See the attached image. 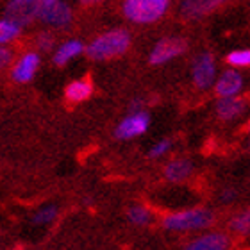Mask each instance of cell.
Returning a JSON list of instances; mask_svg holds the SVG:
<instances>
[{
    "label": "cell",
    "mask_w": 250,
    "mask_h": 250,
    "mask_svg": "<svg viewBox=\"0 0 250 250\" xmlns=\"http://www.w3.org/2000/svg\"><path fill=\"white\" fill-rule=\"evenodd\" d=\"M129 45V32L124 29H115V31H109L102 36L95 38L93 42L89 43V47L86 48V54L93 61H105V59L116 58V56L127 52Z\"/></svg>",
    "instance_id": "6da1fadb"
},
{
    "label": "cell",
    "mask_w": 250,
    "mask_h": 250,
    "mask_svg": "<svg viewBox=\"0 0 250 250\" xmlns=\"http://www.w3.org/2000/svg\"><path fill=\"white\" fill-rule=\"evenodd\" d=\"M170 0H125L124 13L130 21L152 23L168 11Z\"/></svg>",
    "instance_id": "7a4b0ae2"
},
{
    "label": "cell",
    "mask_w": 250,
    "mask_h": 250,
    "mask_svg": "<svg viewBox=\"0 0 250 250\" xmlns=\"http://www.w3.org/2000/svg\"><path fill=\"white\" fill-rule=\"evenodd\" d=\"M214 222V216L208 209H189L183 213L170 214L165 218V227L170 230H197L208 229Z\"/></svg>",
    "instance_id": "3957f363"
},
{
    "label": "cell",
    "mask_w": 250,
    "mask_h": 250,
    "mask_svg": "<svg viewBox=\"0 0 250 250\" xmlns=\"http://www.w3.org/2000/svg\"><path fill=\"white\" fill-rule=\"evenodd\" d=\"M40 0H11L9 5L5 7V18L18 27H23L29 25L40 15Z\"/></svg>",
    "instance_id": "277c9868"
},
{
    "label": "cell",
    "mask_w": 250,
    "mask_h": 250,
    "mask_svg": "<svg viewBox=\"0 0 250 250\" xmlns=\"http://www.w3.org/2000/svg\"><path fill=\"white\" fill-rule=\"evenodd\" d=\"M186 47L188 43L183 38H165V40L156 43L148 59L152 64H165V62L172 61V59L179 58L181 54L186 52Z\"/></svg>",
    "instance_id": "5b68a950"
},
{
    "label": "cell",
    "mask_w": 250,
    "mask_h": 250,
    "mask_svg": "<svg viewBox=\"0 0 250 250\" xmlns=\"http://www.w3.org/2000/svg\"><path fill=\"white\" fill-rule=\"evenodd\" d=\"M150 125V118L143 111H134L132 115H129L116 127V138L120 140H132L136 136H141L143 132H146Z\"/></svg>",
    "instance_id": "8992f818"
},
{
    "label": "cell",
    "mask_w": 250,
    "mask_h": 250,
    "mask_svg": "<svg viewBox=\"0 0 250 250\" xmlns=\"http://www.w3.org/2000/svg\"><path fill=\"white\" fill-rule=\"evenodd\" d=\"M214 75H216V66H214V59L211 54H200L195 62H193V81L198 88L208 89L214 83Z\"/></svg>",
    "instance_id": "52a82bcc"
},
{
    "label": "cell",
    "mask_w": 250,
    "mask_h": 250,
    "mask_svg": "<svg viewBox=\"0 0 250 250\" xmlns=\"http://www.w3.org/2000/svg\"><path fill=\"white\" fill-rule=\"evenodd\" d=\"M40 18H42L45 23L54 27H66L70 21H72V9L70 5L64 4V2H59L56 0L54 4L45 5L40 9Z\"/></svg>",
    "instance_id": "ba28073f"
},
{
    "label": "cell",
    "mask_w": 250,
    "mask_h": 250,
    "mask_svg": "<svg viewBox=\"0 0 250 250\" xmlns=\"http://www.w3.org/2000/svg\"><path fill=\"white\" fill-rule=\"evenodd\" d=\"M225 0H183L181 13L188 20H198L216 11Z\"/></svg>",
    "instance_id": "9c48e42d"
},
{
    "label": "cell",
    "mask_w": 250,
    "mask_h": 250,
    "mask_svg": "<svg viewBox=\"0 0 250 250\" xmlns=\"http://www.w3.org/2000/svg\"><path fill=\"white\" fill-rule=\"evenodd\" d=\"M241 88H243V77L236 70L224 72L222 77L218 79V83L214 84V89L220 97H234V95L240 93Z\"/></svg>",
    "instance_id": "30bf717a"
},
{
    "label": "cell",
    "mask_w": 250,
    "mask_h": 250,
    "mask_svg": "<svg viewBox=\"0 0 250 250\" xmlns=\"http://www.w3.org/2000/svg\"><path fill=\"white\" fill-rule=\"evenodd\" d=\"M38 66H40V56L34 52L25 54V56L20 59V62L15 66V70H13V77H15V81H18V83H29V81L34 77Z\"/></svg>",
    "instance_id": "8fae6325"
},
{
    "label": "cell",
    "mask_w": 250,
    "mask_h": 250,
    "mask_svg": "<svg viewBox=\"0 0 250 250\" xmlns=\"http://www.w3.org/2000/svg\"><path fill=\"white\" fill-rule=\"evenodd\" d=\"M245 111V100L238 97H222V100L216 105V115L222 120H234Z\"/></svg>",
    "instance_id": "7c38bea8"
},
{
    "label": "cell",
    "mask_w": 250,
    "mask_h": 250,
    "mask_svg": "<svg viewBox=\"0 0 250 250\" xmlns=\"http://www.w3.org/2000/svg\"><path fill=\"white\" fill-rule=\"evenodd\" d=\"M229 247V238L224 234H209L195 240L186 247L189 250H225Z\"/></svg>",
    "instance_id": "4fadbf2b"
},
{
    "label": "cell",
    "mask_w": 250,
    "mask_h": 250,
    "mask_svg": "<svg viewBox=\"0 0 250 250\" xmlns=\"http://www.w3.org/2000/svg\"><path fill=\"white\" fill-rule=\"evenodd\" d=\"M193 172V165L188 159H177V161H172L165 170V175L170 183H183L186 181Z\"/></svg>",
    "instance_id": "5bb4252c"
},
{
    "label": "cell",
    "mask_w": 250,
    "mask_h": 250,
    "mask_svg": "<svg viewBox=\"0 0 250 250\" xmlns=\"http://www.w3.org/2000/svg\"><path fill=\"white\" fill-rule=\"evenodd\" d=\"M93 93V86L89 79H83V81H75L66 88V99L70 102H83V100L89 99Z\"/></svg>",
    "instance_id": "9a60e30c"
},
{
    "label": "cell",
    "mask_w": 250,
    "mask_h": 250,
    "mask_svg": "<svg viewBox=\"0 0 250 250\" xmlns=\"http://www.w3.org/2000/svg\"><path fill=\"white\" fill-rule=\"evenodd\" d=\"M83 50H84V45L81 42H77V40L68 42V43H64V45L59 47V50L56 52V56H54V62L59 64V66H61V64H66L70 59L75 58V56H79Z\"/></svg>",
    "instance_id": "2e32d148"
},
{
    "label": "cell",
    "mask_w": 250,
    "mask_h": 250,
    "mask_svg": "<svg viewBox=\"0 0 250 250\" xmlns=\"http://www.w3.org/2000/svg\"><path fill=\"white\" fill-rule=\"evenodd\" d=\"M20 34V27L13 23L11 20H2L0 21V43H9L13 42L16 36Z\"/></svg>",
    "instance_id": "e0dca14e"
},
{
    "label": "cell",
    "mask_w": 250,
    "mask_h": 250,
    "mask_svg": "<svg viewBox=\"0 0 250 250\" xmlns=\"http://www.w3.org/2000/svg\"><path fill=\"white\" fill-rule=\"evenodd\" d=\"M229 227L240 234H249V227H250V214L249 211H243V213L236 214L234 218L230 220Z\"/></svg>",
    "instance_id": "ac0fdd59"
},
{
    "label": "cell",
    "mask_w": 250,
    "mask_h": 250,
    "mask_svg": "<svg viewBox=\"0 0 250 250\" xmlns=\"http://www.w3.org/2000/svg\"><path fill=\"white\" fill-rule=\"evenodd\" d=\"M127 216H129L130 222L136 225H146V224H150V220H152V214L148 213L145 208H140V206L130 208Z\"/></svg>",
    "instance_id": "d6986e66"
},
{
    "label": "cell",
    "mask_w": 250,
    "mask_h": 250,
    "mask_svg": "<svg viewBox=\"0 0 250 250\" xmlns=\"http://www.w3.org/2000/svg\"><path fill=\"white\" fill-rule=\"evenodd\" d=\"M227 62L232 64V66L238 68H245L250 64V52L249 50H234L227 56Z\"/></svg>",
    "instance_id": "ffe728a7"
},
{
    "label": "cell",
    "mask_w": 250,
    "mask_h": 250,
    "mask_svg": "<svg viewBox=\"0 0 250 250\" xmlns=\"http://www.w3.org/2000/svg\"><path fill=\"white\" fill-rule=\"evenodd\" d=\"M56 216H58V208L50 206V208H45V209H42L40 213L34 214L32 222H34L36 225H47V224H50Z\"/></svg>",
    "instance_id": "44dd1931"
},
{
    "label": "cell",
    "mask_w": 250,
    "mask_h": 250,
    "mask_svg": "<svg viewBox=\"0 0 250 250\" xmlns=\"http://www.w3.org/2000/svg\"><path fill=\"white\" fill-rule=\"evenodd\" d=\"M168 148H170V141L163 140V141H159V143H156V145L152 146V150H150L148 156L150 157H161L163 154H167Z\"/></svg>",
    "instance_id": "7402d4cb"
},
{
    "label": "cell",
    "mask_w": 250,
    "mask_h": 250,
    "mask_svg": "<svg viewBox=\"0 0 250 250\" xmlns=\"http://www.w3.org/2000/svg\"><path fill=\"white\" fill-rule=\"evenodd\" d=\"M38 45L43 48V50H50L54 45V38L52 36H48V34H42L40 36V40H38Z\"/></svg>",
    "instance_id": "603a6c76"
},
{
    "label": "cell",
    "mask_w": 250,
    "mask_h": 250,
    "mask_svg": "<svg viewBox=\"0 0 250 250\" xmlns=\"http://www.w3.org/2000/svg\"><path fill=\"white\" fill-rule=\"evenodd\" d=\"M9 61H11V52L7 50V48L0 47V70L7 66V64H9Z\"/></svg>",
    "instance_id": "cb8c5ba5"
},
{
    "label": "cell",
    "mask_w": 250,
    "mask_h": 250,
    "mask_svg": "<svg viewBox=\"0 0 250 250\" xmlns=\"http://www.w3.org/2000/svg\"><path fill=\"white\" fill-rule=\"evenodd\" d=\"M234 198H236V193L232 191V189H229L227 193L222 195V200H224V202H230V200H234Z\"/></svg>",
    "instance_id": "d4e9b609"
},
{
    "label": "cell",
    "mask_w": 250,
    "mask_h": 250,
    "mask_svg": "<svg viewBox=\"0 0 250 250\" xmlns=\"http://www.w3.org/2000/svg\"><path fill=\"white\" fill-rule=\"evenodd\" d=\"M84 5H93V4H99V2H102V0H81Z\"/></svg>",
    "instance_id": "484cf974"
},
{
    "label": "cell",
    "mask_w": 250,
    "mask_h": 250,
    "mask_svg": "<svg viewBox=\"0 0 250 250\" xmlns=\"http://www.w3.org/2000/svg\"><path fill=\"white\" fill-rule=\"evenodd\" d=\"M56 0H40V4H42V7H45V5H50V4H54Z\"/></svg>",
    "instance_id": "4316f807"
}]
</instances>
